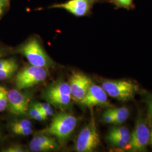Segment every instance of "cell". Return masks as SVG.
<instances>
[{
	"instance_id": "3957f363",
	"label": "cell",
	"mask_w": 152,
	"mask_h": 152,
	"mask_svg": "<svg viewBox=\"0 0 152 152\" xmlns=\"http://www.w3.org/2000/svg\"><path fill=\"white\" fill-rule=\"evenodd\" d=\"M102 87L107 95L122 102L132 99L138 91L136 85L129 80H104Z\"/></svg>"
},
{
	"instance_id": "cb8c5ba5",
	"label": "cell",
	"mask_w": 152,
	"mask_h": 152,
	"mask_svg": "<svg viewBox=\"0 0 152 152\" xmlns=\"http://www.w3.org/2000/svg\"><path fill=\"white\" fill-rule=\"evenodd\" d=\"M32 127H26L12 131V132L16 135L23 136H28L31 135L32 133Z\"/></svg>"
},
{
	"instance_id": "7c38bea8",
	"label": "cell",
	"mask_w": 152,
	"mask_h": 152,
	"mask_svg": "<svg viewBox=\"0 0 152 152\" xmlns=\"http://www.w3.org/2000/svg\"><path fill=\"white\" fill-rule=\"evenodd\" d=\"M71 95H53L44 97L48 102L56 107L66 108L70 105L72 102Z\"/></svg>"
},
{
	"instance_id": "6da1fadb",
	"label": "cell",
	"mask_w": 152,
	"mask_h": 152,
	"mask_svg": "<svg viewBox=\"0 0 152 152\" xmlns=\"http://www.w3.org/2000/svg\"><path fill=\"white\" fill-rule=\"evenodd\" d=\"M15 52L24 56L31 65L43 67L46 69L54 65L53 61L46 54L38 39L30 38L22 44Z\"/></svg>"
},
{
	"instance_id": "7402d4cb",
	"label": "cell",
	"mask_w": 152,
	"mask_h": 152,
	"mask_svg": "<svg viewBox=\"0 0 152 152\" xmlns=\"http://www.w3.org/2000/svg\"><path fill=\"white\" fill-rule=\"evenodd\" d=\"M102 119L104 123L109 124H114V115L112 113L111 109H108L106 110L105 112H104L102 114Z\"/></svg>"
},
{
	"instance_id": "484cf974",
	"label": "cell",
	"mask_w": 152,
	"mask_h": 152,
	"mask_svg": "<svg viewBox=\"0 0 152 152\" xmlns=\"http://www.w3.org/2000/svg\"><path fill=\"white\" fill-rule=\"evenodd\" d=\"M40 112L41 110H39V108L36 105V104H34L29 109V115L31 118L34 119L36 117V116H37Z\"/></svg>"
},
{
	"instance_id": "4fadbf2b",
	"label": "cell",
	"mask_w": 152,
	"mask_h": 152,
	"mask_svg": "<svg viewBox=\"0 0 152 152\" xmlns=\"http://www.w3.org/2000/svg\"><path fill=\"white\" fill-rule=\"evenodd\" d=\"M114 117V124L120 125L125 122L130 115L129 109L125 107L110 108Z\"/></svg>"
},
{
	"instance_id": "1f68e13d",
	"label": "cell",
	"mask_w": 152,
	"mask_h": 152,
	"mask_svg": "<svg viewBox=\"0 0 152 152\" xmlns=\"http://www.w3.org/2000/svg\"><path fill=\"white\" fill-rule=\"evenodd\" d=\"M110 2H113V1H114V0H109Z\"/></svg>"
},
{
	"instance_id": "5bb4252c",
	"label": "cell",
	"mask_w": 152,
	"mask_h": 152,
	"mask_svg": "<svg viewBox=\"0 0 152 152\" xmlns=\"http://www.w3.org/2000/svg\"><path fill=\"white\" fill-rule=\"evenodd\" d=\"M108 136H114L130 141L131 134L129 129L124 126H115L110 129Z\"/></svg>"
},
{
	"instance_id": "ffe728a7",
	"label": "cell",
	"mask_w": 152,
	"mask_h": 152,
	"mask_svg": "<svg viewBox=\"0 0 152 152\" xmlns=\"http://www.w3.org/2000/svg\"><path fill=\"white\" fill-rule=\"evenodd\" d=\"M117 8L131 10L135 8L134 0H114L113 2Z\"/></svg>"
},
{
	"instance_id": "9a60e30c",
	"label": "cell",
	"mask_w": 152,
	"mask_h": 152,
	"mask_svg": "<svg viewBox=\"0 0 152 152\" xmlns=\"http://www.w3.org/2000/svg\"><path fill=\"white\" fill-rule=\"evenodd\" d=\"M18 68L17 63L0 69V81H4L13 76Z\"/></svg>"
},
{
	"instance_id": "ac0fdd59",
	"label": "cell",
	"mask_w": 152,
	"mask_h": 152,
	"mask_svg": "<svg viewBox=\"0 0 152 152\" xmlns=\"http://www.w3.org/2000/svg\"><path fill=\"white\" fill-rule=\"evenodd\" d=\"M107 140L110 143V145L115 147L120 148H125L128 145L129 141L114 136H107Z\"/></svg>"
},
{
	"instance_id": "8fae6325",
	"label": "cell",
	"mask_w": 152,
	"mask_h": 152,
	"mask_svg": "<svg viewBox=\"0 0 152 152\" xmlns=\"http://www.w3.org/2000/svg\"><path fill=\"white\" fill-rule=\"evenodd\" d=\"M60 95L72 96L71 87L69 83L60 81L52 85L45 91L44 94V98L49 96Z\"/></svg>"
},
{
	"instance_id": "f1b7e54d",
	"label": "cell",
	"mask_w": 152,
	"mask_h": 152,
	"mask_svg": "<svg viewBox=\"0 0 152 152\" xmlns=\"http://www.w3.org/2000/svg\"><path fill=\"white\" fill-rule=\"evenodd\" d=\"M8 51L9 50L5 48L0 46V59L2 58L7 54Z\"/></svg>"
},
{
	"instance_id": "277c9868",
	"label": "cell",
	"mask_w": 152,
	"mask_h": 152,
	"mask_svg": "<svg viewBox=\"0 0 152 152\" xmlns=\"http://www.w3.org/2000/svg\"><path fill=\"white\" fill-rule=\"evenodd\" d=\"M46 69L34 65L24 67L16 75L15 84L17 89L23 90L33 87L44 82L47 78Z\"/></svg>"
},
{
	"instance_id": "e0dca14e",
	"label": "cell",
	"mask_w": 152,
	"mask_h": 152,
	"mask_svg": "<svg viewBox=\"0 0 152 152\" xmlns=\"http://www.w3.org/2000/svg\"><path fill=\"white\" fill-rule=\"evenodd\" d=\"M10 129L11 131L21 129L26 127H32V122L29 120L26 119L15 120L10 124Z\"/></svg>"
},
{
	"instance_id": "30bf717a",
	"label": "cell",
	"mask_w": 152,
	"mask_h": 152,
	"mask_svg": "<svg viewBox=\"0 0 152 152\" xmlns=\"http://www.w3.org/2000/svg\"><path fill=\"white\" fill-rule=\"evenodd\" d=\"M80 103L90 108L95 106H109L107 92L102 86L92 83Z\"/></svg>"
},
{
	"instance_id": "9c48e42d",
	"label": "cell",
	"mask_w": 152,
	"mask_h": 152,
	"mask_svg": "<svg viewBox=\"0 0 152 152\" xmlns=\"http://www.w3.org/2000/svg\"><path fill=\"white\" fill-rule=\"evenodd\" d=\"M98 0H69L64 3L51 6L50 8L62 9L78 17L85 16L90 11Z\"/></svg>"
},
{
	"instance_id": "f546056e",
	"label": "cell",
	"mask_w": 152,
	"mask_h": 152,
	"mask_svg": "<svg viewBox=\"0 0 152 152\" xmlns=\"http://www.w3.org/2000/svg\"><path fill=\"white\" fill-rule=\"evenodd\" d=\"M152 126H151V134H150V139H149V145H150L151 147H152Z\"/></svg>"
},
{
	"instance_id": "5b68a950",
	"label": "cell",
	"mask_w": 152,
	"mask_h": 152,
	"mask_svg": "<svg viewBox=\"0 0 152 152\" xmlns=\"http://www.w3.org/2000/svg\"><path fill=\"white\" fill-rule=\"evenodd\" d=\"M100 144V138L94 118L80 131L76 140L75 149L77 152H91Z\"/></svg>"
},
{
	"instance_id": "603a6c76",
	"label": "cell",
	"mask_w": 152,
	"mask_h": 152,
	"mask_svg": "<svg viewBox=\"0 0 152 152\" xmlns=\"http://www.w3.org/2000/svg\"><path fill=\"white\" fill-rule=\"evenodd\" d=\"M4 152H26L23 147L19 145H12L2 149Z\"/></svg>"
},
{
	"instance_id": "4dcf8cb0",
	"label": "cell",
	"mask_w": 152,
	"mask_h": 152,
	"mask_svg": "<svg viewBox=\"0 0 152 152\" xmlns=\"http://www.w3.org/2000/svg\"><path fill=\"white\" fill-rule=\"evenodd\" d=\"M1 136H2V134H1V131H0V139H1Z\"/></svg>"
},
{
	"instance_id": "7a4b0ae2",
	"label": "cell",
	"mask_w": 152,
	"mask_h": 152,
	"mask_svg": "<svg viewBox=\"0 0 152 152\" xmlns=\"http://www.w3.org/2000/svg\"><path fill=\"white\" fill-rule=\"evenodd\" d=\"M77 124L75 116L62 112L56 114L49 126L41 133L55 136L60 140H65L73 133Z\"/></svg>"
},
{
	"instance_id": "2e32d148",
	"label": "cell",
	"mask_w": 152,
	"mask_h": 152,
	"mask_svg": "<svg viewBox=\"0 0 152 152\" xmlns=\"http://www.w3.org/2000/svg\"><path fill=\"white\" fill-rule=\"evenodd\" d=\"M29 149L31 151L34 152H49L54 151L52 148L49 145L38 142L32 139L29 145Z\"/></svg>"
},
{
	"instance_id": "83f0119b",
	"label": "cell",
	"mask_w": 152,
	"mask_h": 152,
	"mask_svg": "<svg viewBox=\"0 0 152 152\" xmlns=\"http://www.w3.org/2000/svg\"><path fill=\"white\" fill-rule=\"evenodd\" d=\"M47 118H48V117H46L45 114H43L41 112L37 116H36V117L34 118V120L38 121H44V120H46Z\"/></svg>"
},
{
	"instance_id": "ba28073f",
	"label": "cell",
	"mask_w": 152,
	"mask_h": 152,
	"mask_svg": "<svg viewBox=\"0 0 152 152\" xmlns=\"http://www.w3.org/2000/svg\"><path fill=\"white\" fill-rule=\"evenodd\" d=\"M92 82L91 79L80 72H74L69 80L72 98L80 103L85 96Z\"/></svg>"
},
{
	"instance_id": "d6986e66",
	"label": "cell",
	"mask_w": 152,
	"mask_h": 152,
	"mask_svg": "<svg viewBox=\"0 0 152 152\" xmlns=\"http://www.w3.org/2000/svg\"><path fill=\"white\" fill-rule=\"evenodd\" d=\"M8 105V91L6 88L0 86V113L4 112Z\"/></svg>"
},
{
	"instance_id": "8992f818",
	"label": "cell",
	"mask_w": 152,
	"mask_h": 152,
	"mask_svg": "<svg viewBox=\"0 0 152 152\" xmlns=\"http://www.w3.org/2000/svg\"><path fill=\"white\" fill-rule=\"evenodd\" d=\"M151 130L148 127L146 122L140 115H138L135 129L131 135L130 141L126 147L130 152H145L150 139Z\"/></svg>"
},
{
	"instance_id": "4316f807",
	"label": "cell",
	"mask_w": 152,
	"mask_h": 152,
	"mask_svg": "<svg viewBox=\"0 0 152 152\" xmlns=\"http://www.w3.org/2000/svg\"><path fill=\"white\" fill-rule=\"evenodd\" d=\"M10 0H0V17L5 12L9 5Z\"/></svg>"
},
{
	"instance_id": "d4e9b609",
	"label": "cell",
	"mask_w": 152,
	"mask_h": 152,
	"mask_svg": "<svg viewBox=\"0 0 152 152\" xmlns=\"http://www.w3.org/2000/svg\"><path fill=\"white\" fill-rule=\"evenodd\" d=\"M145 100L147 104L149 118L151 120V122H152V95L148 94L145 97Z\"/></svg>"
},
{
	"instance_id": "44dd1931",
	"label": "cell",
	"mask_w": 152,
	"mask_h": 152,
	"mask_svg": "<svg viewBox=\"0 0 152 152\" xmlns=\"http://www.w3.org/2000/svg\"><path fill=\"white\" fill-rule=\"evenodd\" d=\"M36 105L38 107L41 112L46 117L51 116L54 114V110L49 103H37Z\"/></svg>"
},
{
	"instance_id": "52a82bcc",
	"label": "cell",
	"mask_w": 152,
	"mask_h": 152,
	"mask_svg": "<svg viewBox=\"0 0 152 152\" xmlns=\"http://www.w3.org/2000/svg\"><path fill=\"white\" fill-rule=\"evenodd\" d=\"M30 99L20 90L12 88L8 91L9 111L15 115H24L27 113Z\"/></svg>"
}]
</instances>
